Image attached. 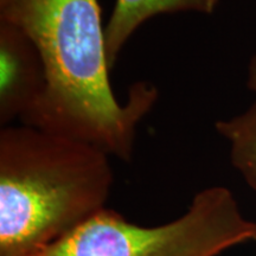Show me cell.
Returning <instances> with one entry per match:
<instances>
[{
    "label": "cell",
    "mask_w": 256,
    "mask_h": 256,
    "mask_svg": "<svg viewBox=\"0 0 256 256\" xmlns=\"http://www.w3.org/2000/svg\"><path fill=\"white\" fill-rule=\"evenodd\" d=\"M0 20L23 28L46 64V92L20 124L130 162L138 124L154 107L159 92L140 81L132 84L124 102L115 98L98 0H22Z\"/></svg>",
    "instance_id": "1"
},
{
    "label": "cell",
    "mask_w": 256,
    "mask_h": 256,
    "mask_svg": "<svg viewBox=\"0 0 256 256\" xmlns=\"http://www.w3.org/2000/svg\"><path fill=\"white\" fill-rule=\"evenodd\" d=\"M110 156L28 124L0 130V256H31L104 209Z\"/></svg>",
    "instance_id": "2"
},
{
    "label": "cell",
    "mask_w": 256,
    "mask_h": 256,
    "mask_svg": "<svg viewBox=\"0 0 256 256\" xmlns=\"http://www.w3.org/2000/svg\"><path fill=\"white\" fill-rule=\"evenodd\" d=\"M252 241L256 220L243 215L228 188L210 186L171 222L139 226L104 208L31 256H218Z\"/></svg>",
    "instance_id": "3"
},
{
    "label": "cell",
    "mask_w": 256,
    "mask_h": 256,
    "mask_svg": "<svg viewBox=\"0 0 256 256\" xmlns=\"http://www.w3.org/2000/svg\"><path fill=\"white\" fill-rule=\"evenodd\" d=\"M40 50L23 28L0 20V124L22 120L46 89Z\"/></svg>",
    "instance_id": "4"
},
{
    "label": "cell",
    "mask_w": 256,
    "mask_h": 256,
    "mask_svg": "<svg viewBox=\"0 0 256 256\" xmlns=\"http://www.w3.org/2000/svg\"><path fill=\"white\" fill-rule=\"evenodd\" d=\"M220 0H116L104 26L106 51L110 68L130 38L146 20L156 16L177 12L211 14Z\"/></svg>",
    "instance_id": "5"
},
{
    "label": "cell",
    "mask_w": 256,
    "mask_h": 256,
    "mask_svg": "<svg viewBox=\"0 0 256 256\" xmlns=\"http://www.w3.org/2000/svg\"><path fill=\"white\" fill-rule=\"evenodd\" d=\"M215 128L229 142L232 166L256 192V101L243 113L218 120Z\"/></svg>",
    "instance_id": "6"
},
{
    "label": "cell",
    "mask_w": 256,
    "mask_h": 256,
    "mask_svg": "<svg viewBox=\"0 0 256 256\" xmlns=\"http://www.w3.org/2000/svg\"><path fill=\"white\" fill-rule=\"evenodd\" d=\"M247 86L252 92L256 94V55L249 60L248 74H247Z\"/></svg>",
    "instance_id": "7"
},
{
    "label": "cell",
    "mask_w": 256,
    "mask_h": 256,
    "mask_svg": "<svg viewBox=\"0 0 256 256\" xmlns=\"http://www.w3.org/2000/svg\"><path fill=\"white\" fill-rule=\"evenodd\" d=\"M22 0H0V16H4L19 5Z\"/></svg>",
    "instance_id": "8"
}]
</instances>
